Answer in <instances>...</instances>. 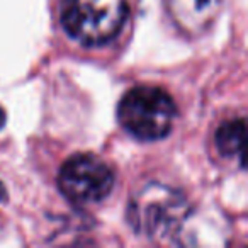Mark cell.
I'll use <instances>...</instances> for the list:
<instances>
[{
    "label": "cell",
    "instance_id": "8992f818",
    "mask_svg": "<svg viewBox=\"0 0 248 248\" xmlns=\"http://www.w3.org/2000/svg\"><path fill=\"white\" fill-rule=\"evenodd\" d=\"M216 146L219 153L226 158L238 156L243 165V140H245V121L231 119L223 123L216 131Z\"/></svg>",
    "mask_w": 248,
    "mask_h": 248
},
{
    "label": "cell",
    "instance_id": "3957f363",
    "mask_svg": "<svg viewBox=\"0 0 248 248\" xmlns=\"http://www.w3.org/2000/svg\"><path fill=\"white\" fill-rule=\"evenodd\" d=\"M177 107L160 87L140 85L121 99L117 117L126 131L141 141H156L170 135Z\"/></svg>",
    "mask_w": 248,
    "mask_h": 248
},
{
    "label": "cell",
    "instance_id": "52a82bcc",
    "mask_svg": "<svg viewBox=\"0 0 248 248\" xmlns=\"http://www.w3.org/2000/svg\"><path fill=\"white\" fill-rule=\"evenodd\" d=\"M7 199V190H5V186L0 182V202H4Z\"/></svg>",
    "mask_w": 248,
    "mask_h": 248
},
{
    "label": "cell",
    "instance_id": "ba28073f",
    "mask_svg": "<svg viewBox=\"0 0 248 248\" xmlns=\"http://www.w3.org/2000/svg\"><path fill=\"white\" fill-rule=\"evenodd\" d=\"M5 121H7V116H5V110L2 109V107H0V129L4 128Z\"/></svg>",
    "mask_w": 248,
    "mask_h": 248
},
{
    "label": "cell",
    "instance_id": "6da1fadb",
    "mask_svg": "<svg viewBox=\"0 0 248 248\" xmlns=\"http://www.w3.org/2000/svg\"><path fill=\"white\" fill-rule=\"evenodd\" d=\"M190 216V204L182 190L150 182L136 190L126 211V219L138 236L167 241L175 236Z\"/></svg>",
    "mask_w": 248,
    "mask_h": 248
},
{
    "label": "cell",
    "instance_id": "7a4b0ae2",
    "mask_svg": "<svg viewBox=\"0 0 248 248\" xmlns=\"http://www.w3.org/2000/svg\"><path fill=\"white\" fill-rule=\"evenodd\" d=\"M129 16V0H62L65 32L83 46H102L119 36Z\"/></svg>",
    "mask_w": 248,
    "mask_h": 248
},
{
    "label": "cell",
    "instance_id": "5b68a950",
    "mask_svg": "<svg viewBox=\"0 0 248 248\" xmlns=\"http://www.w3.org/2000/svg\"><path fill=\"white\" fill-rule=\"evenodd\" d=\"M223 0H165L172 22L187 36H201L217 19Z\"/></svg>",
    "mask_w": 248,
    "mask_h": 248
},
{
    "label": "cell",
    "instance_id": "277c9868",
    "mask_svg": "<svg viewBox=\"0 0 248 248\" xmlns=\"http://www.w3.org/2000/svg\"><path fill=\"white\" fill-rule=\"evenodd\" d=\"M58 187L75 204L104 201L114 187V172L102 158L90 153L73 155L58 172Z\"/></svg>",
    "mask_w": 248,
    "mask_h": 248
}]
</instances>
